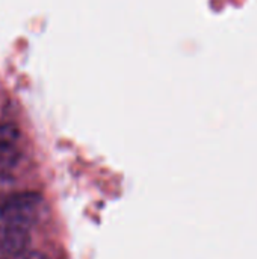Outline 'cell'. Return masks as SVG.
<instances>
[{
	"mask_svg": "<svg viewBox=\"0 0 257 259\" xmlns=\"http://www.w3.org/2000/svg\"><path fill=\"white\" fill-rule=\"evenodd\" d=\"M44 199L38 193H17L8 197L0 206V220L3 225L29 229L41 215Z\"/></svg>",
	"mask_w": 257,
	"mask_h": 259,
	"instance_id": "cell-1",
	"label": "cell"
},
{
	"mask_svg": "<svg viewBox=\"0 0 257 259\" xmlns=\"http://www.w3.org/2000/svg\"><path fill=\"white\" fill-rule=\"evenodd\" d=\"M29 235L26 229L3 225L0 228V256H17L26 250Z\"/></svg>",
	"mask_w": 257,
	"mask_h": 259,
	"instance_id": "cell-2",
	"label": "cell"
},
{
	"mask_svg": "<svg viewBox=\"0 0 257 259\" xmlns=\"http://www.w3.org/2000/svg\"><path fill=\"white\" fill-rule=\"evenodd\" d=\"M20 138V129L15 124H2L0 126V149L11 152L15 143Z\"/></svg>",
	"mask_w": 257,
	"mask_h": 259,
	"instance_id": "cell-3",
	"label": "cell"
},
{
	"mask_svg": "<svg viewBox=\"0 0 257 259\" xmlns=\"http://www.w3.org/2000/svg\"><path fill=\"white\" fill-rule=\"evenodd\" d=\"M12 259H47V256L38 250H23L21 253H18L17 256H14Z\"/></svg>",
	"mask_w": 257,
	"mask_h": 259,
	"instance_id": "cell-4",
	"label": "cell"
},
{
	"mask_svg": "<svg viewBox=\"0 0 257 259\" xmlns=\"http://www.w3.org/2000/svg\"><path fill=\"white\" fill-rule=\"evenodd\" d=\"M6 153H8V152H5V150H2V149H0V159H2Z\"/></svg>",
	"mask_w": 257,
	"mask_h": 259,
	"instance_id": "cell-5",
	"label": "cell"
}]
</instances>
